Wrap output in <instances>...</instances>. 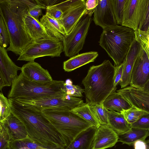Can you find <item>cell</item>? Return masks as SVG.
Returning a JSON list of instances; mask_svg holds the SVG:
<instances>
[{"instance_id": "1", "label": "cell", "mask_w": 149, "mask_h": 149, "mask_svg": "<svg viewBox=\"0 0 149 149\" xmlns=\"http://www.w3.org/2000/svg\"><path fill=\"white\" fill-rule=\"evenodd\" d=\"M9 100L12 113L24 125L30 140L48 149H65L67 147L63 137L42 111Z\"/></svg>"}, {"instance_id": "2", "label": "cell", "mask_w": 149, "mask_h": 149, "mask_svg": "<svg viewBox=\"0 0 149 149\" xmlns=\"http://www.w3.org/2000/svg\"><path fill=\"white\" fill-rule=\"evenodd\" d=\"M28 9L21 0H0V15L8 31L10 43L7 51L20 55L33 41L27 32L24 22Z\"/></svg>"}, {"instance_id": "3", "label": "cell", "mask_w": 149, "mask_h": 149, "mask_svg": "<svg viewBox=\"0 0 149 149\" xmlns=\"http://www.w3.org/2000/svg\"><path fill=\"white\" fill-rule=\"evenodd\" d=\"M116 68L109 60L90 67L82 81L86 103L90 105L103 103L111 93L116 92L114 77Z\"/></svg>"}, {"instance_id": "4", "label": "cell", "mask_w": 149, "mask_h": 149, "mask_svg": "<svg viewBox=\"0 0 149 149\" xmlns=\"http://www.w3.org/2000/svg\"><path fill=\"white\" fill-rule=\"evenodd\" d=\"M63 81H53L45 84L31 82L21 72L14 79L8 94V99L35 100L67 95L63 90Z\"/></svg>"}, {"instance_id": "5", "label": "cell", "mask_w": 149, "mask_h": 149, "mask_svg": "<svg viewBox=\"0 0 149 149\" xmlns=\"http://www.w3.org/2000/svg\"><path fill=\"white\" fill-rule=\"evenodd\" d=\"M135 38L133 29L116 25L103 30L99 42L117 67L123 62Z\"/></svg>"}, {"instance_id": "6", "label": "cell", "mask_w": 149, "mask_h": 149, "mask_svg": "<svg viewBox=\"0 0 149 149\" xmlns=\"http://www.w3.org/2000/svg\"><path fill=\"white\" fill-rule=\"evenodd\" d=\"M41 111L63 137L67 147L80 133L92 126L71 110L52 108Z\"/></svg>"}, {"instance_id": "7", "label": "cell", "mask_w": 149, "mask_h": 149, "mask_svg": "<svg viewBox=\"0 0 149 149\" xmlns=\"http://www.w3.org/2000/svg\"><path fill=\"white\" fill-rule=\"evenodd\" d=\"M63 52V41L49 36L33 41L19 55L17 60L29 62L43 56L58 57Z\"/></svg>"}, {"instance_id": "8", "label": "cell", "mask_w": 149, "mask_h": 149, "mask_svg": "<svg viewBox=\"0 0 149 149\" xmlns=\"http://www.w3.org/2000/svg\"><path fill=\"white\" fill-rule=\"evenodd\" d=\"M94 10H86L70 32L63 41L64 52L66 56L71 57L83 48L92 20Z\"/></svg>"}, {"instance_id": "9", "label": "cell", "mask_w": 149, "mask_h": 149, "mask_svg": "<svg viewBox=\"0 0 149 149\" xmlns=\"http://www.w3.org/2000/svg\"><path fill=\"white\" fill-rule=\"evenodd\" d=\"M14 100L28 107L41 111L44 109L52 108L71 110L84 103L81 98L67 95L35 100Z\"/></svg>"}, {"instance_id": "10", "label": "cell", "mask_w": 149, "mask_h": 149, "mask_svg": "<svg viewBox=\"0 0 149 149\" xmlns=\"http://www.w3.org/2000/svg\"><path fill=\"white\" fill-rule=\"evenodd\" d=\"M149 79V58L140 45L132 69L130 86L142 89Z\"/></svg>"}, {"instance_id": "11", "label": "cell", "mask_w": 149, "mask_h": 149, "mask_svg": "<svg viewBox=\"0 0 149 149\" xmlns=\"http://www.w3.org/2000/svg\"><path fill=\"white\" fill-rule=\"evenodd\" d=\"M147 0H126L121 25L138 29Z\"/></svg>"}, {"instance_id": "12", "label": "cell", "mask_w": 149, "mask_h": 149, "mask_svg": "<svg viewBox=\"0 0 149 149\" xmlns=\"http://www.w3.org/2000/svg\"><path fill=\"white\" fill-rule=\"evenodd\" d=\"M0 90L4 87L11 86L17 72L21 68L10 58L5 48L0 46Z\"/></svg>"}, {"instance_id": "13", "label": "cell", "mask_w": 149, "mask_h": 149, "mask_svg": "<svg viewBox=\"0 0 149 149\" xmlns=\"http://www.w3.org/2000/svg\"><path fill=\"white\" fill-rule=\"evenodd\" d=\"M116 92L132 106L149 112V92L130 85Z\"/></svg>"}, {"instance_id": "14", "label": "cell", "mask_w": 149, "mask_h": 149, "mask_svg": "<svg viewBox=\"0 0 149 149\" xmlns=\"http://www.w3.org/2000/svg\"><path fill=\"white\" fill-rule=\"evenodd\" d=\"M93 20L95 24L103 30L116 25L111 0H98V4L94 11Z\"/></svg>"}, {"instance_id": "15", "label": "cell", "mask_w": 149, "mask_h": 149, "mask_svg": "<svg viewBox=\"0 0 149 149\" xmlns=\"http://www.w3.org/2000/svg\"><path fill=\"white\" fill-rule=\"evenodd\" d=\"M118 134L108 125H100L96 128L91 149H106L118 142Z\"/></svg>"}, {"instance_id": "16", "label": "cell", "mask_w": 149, "mask_h": 149, "mask_svg": "<svg viewBox=\"0 0 149 149\" xmlns=\"http://www.w3.org/2000/svg\"><path fill=\"white\" fill-rule=\"evenodd\" d=\"M21 70L24 76L32 82L45 84L53 80L47 70L35 61L29 62L24 64Z\"/></svg>"}, {"instance_id": "17", "label": "cell", "mask_w": 149, "mask_h": 149, "mask_svg": "<svg viewBox=\"0 0 149 149\" xmlns=\"http://www.w3.org/2000/svg\"><path fill=\"white\" fill-rule=\"evenodd\" d=\"M140 46V43L135 38L123 61V74L119 84L121 88L130 84L132 69Z\"/></svg>"}, {"instance_id": "18", "label": "cell", "mask_w": 149, "mask_h": 149, "mask_svg": "<svg viewBox=\"0 0 149 149\" xmlns=\"http://www.w3.org/2000/svg\"><path fill=\"white\" fill-rule=\"evenodd\" d=\"M86 10L84 3L63 13V16L59 21L63 27L66 35L72 30Z\"/></svg>"}, {"instance_id": "19", "label": "cell", "mask_w": 149, "mask_h": 149, "mask_svg": "<svg viewBox=\"0 0 149 149\" xmlns=\"http://www.w3.org/2000/svg\"><path fill=\"white\" fill-rule=\"evenodd\" d=\"M98 56L97 52L91 51L78 54L63 63V69L69 72L94 61Z\"/></svg>"}, {"instance_id": "20", "label": "cell", "mask_w": 149, "mask_h": 149, "mask_svg": "<svg viewBox=\"0 0 149 149\" xmlns=\"http://www.w3.org/2000/svg\"><path fill=\"white\" fill-rule=\"evenodd\" d=\"M24 22L26 30L33 41L49 36L40 22L30 15L28 9L24 16Z\"/></svg>"}, {"instance_id": "21", "label": "cell", "mask_w": 149, "mask_h": 149, "mask_svg": "<svg viewBox=\"0 0 149 149\" xmlns=\"http://www.w3.org/2000/svg\"><path fill=\"white\" fill-rule=\"evenodd\" d=\"M96 128L91 126L82 131L65 149H91Z\"/></svg>"}, {"instance_id": "22", "label": "cell", "mask_w": 149, "mask_h": 149, "mask_svg": "<svg viewBox=\"0 0 149 149\" xmlns=\"http://www.w3.org/2000/svg\"><path fill=\"white\" fill-rule=\"evenodd\" d=\"M40 21L49 35L63 41L66 34L59 21L45 13L40 18Z\"/></svg>"}, {"instance_id": "23", "label": "cell", "mask_w": 149, "mask_h": 149, "mask_svg": "<svg viewBox=\"0 0 149 149\" xmlns=\"http://www.w3.org/2000/svg\"><path fill=\"white\" fill-rule=\"evenodd\" d=\"M5 121L11 133L13 141L22 140L28 138L25 126L12 113Z\"/></svg>"}, {"instance_id": "24", "label": "cell", "mask_w": 149, "mask_h": 149, "mask_svg": "<svg viewBox=\"0 0 149 149\" xmlns=\"http://www.w3.org/2000/svg\"><path fill=\"white\" fill-rule=\"evenodd\" d=\"M104 107L110 111H114L120 113L128 109L132 106L117 92L111 93L103 102Z\"/></svg>"}, {"instance_id": "25", "label": "cell", "mask_w": 149, "mask_h": 149, "mask_svg": "<svg viewBox=\"0 0 149 149\" xmlns=\"http://www.w3.org/2000/svg\"><path fill=\"white\" fill-rule=\"evenodd\" d=\"M108 115V125L118 134L124 133L131 128L121 113L109 110Z\"/></svg>"}, {"instance_id": "26", "label": "cell", "mask_w": 149, "mask_h": 149, "mask_svg": "<svg viewBox=\"0 0 149 149\" xmlns=\"http://www.w3.org/2000/svg\"><path fill=\"white\" fill-rule=\"evenodd\" d=\"M149 130L137 128H132L126 132L118 134V142L129 146L134 145L139 140L145 141L149 136Z\"/></svg>"}, {"instance_id": "27", "label": "cell", "mask_w": 149, "mask_h": 149, "mask_svg": "<svg viewBox=\"0 0 149 149\" xmlns=\"http://www.w3.org/2000/svg\"><path fill=\"white\" fill-rule=\"evenodd\" d=\"M71 110L93 126L97 128L100 125L93 111L91 105L88 103H84Z\"/></svg>"}, {"instance_id": "28", "label": "cell", "mask_w": 149, "mask_h": 149, "mask_svg": "<svg viewBox=\"0 0 149 149\" xmlns=\"http://www.w3.org/2000/svg\"><path fill=\"white\" fill-rule=\"evenodd\" d=\"M125 119L131 125L143 115L149 113L145 110L132 106L130 108L120 113Z\"/></svg>"}, {"instance_id": "29", "label": "cell", "mask_w": 149, "mask_h": 149, "mask_svg": "<svg viewBox=\"0 0 149 149\" xmlns=\"http://www.w3.org/2000/svg\"><path fill=\"white\" fill-rule=\"evenodd\" d=\"M0 149H6L9 147L12 138L5 120L0 122Z\"/></svg>"}, {"instance_id": "30", "label": "cell", "mask_w": 149, "mask_h": 149, "mask_svg": "<svg viewBox=\"0 0 149 149\" xmlns=\"http://www.w3.org/2000/svg\"><path fill=\"white\" fill-rule=\"evenodd\" d=\"M126 0H111L113 15L117 25H121Z\"/></svg>"}, {"instance_id": "31", "label": "cell", "mask_w": 149, "mask_h": 149, "mask_svg": "<svg viewBox=\"0 0 149 149\" xmlns=\"http://www.w3.org/2000/svg\"><path fill=\"white\" fill-rule=\"evenodd\" d=\"M93 111L100 125H108V110L103 103L91 105Z\"/></svg>"}, {"instance_id": "32", "label": "cell", "mask_w": 149, "mask_h": 149, "mask_svg": "<svg viewBox=\"0 0 149 149\" xmlns=\"http://www.w3.org/2000/svg\"><path fill=\"white\" fill-rule=\"evenodd\" d=\"M63 90L66 94L70 96L81 97L84 89L77 85H73L70 80L68 79L63 84Z\"/></svg>"}, {"instance_id": "33", "label": "cell", "mask_w": 149, "mask_h": 149, "mask_svg": "<svg viewBox=\"0 0 149 149\" xmlns=\"http://www.w3.org/2000/svg\"><path fill=\"white\" fill-rule=\"evenodd\" d=\"M0 122L5 120L12 113L8 98L2 93H0Z\"/></svg>"}, {"instance_id": "34", "label": "cell", "mask_w": 149, "mask_h": 149, "mask_svg": "<svg viewBox=\"0 0 149 149\" xmlns=\"http://www.w3.org/2000/svg\"><path fill=\"white\" fill-rule=\"evenodd\" d=\"M10 39L7 28L3 20L0 16V46L6 48L10 44Z\"/></svg>"}, {"instance_id": "35", "label": "cell", "mask_w": 149, "mask_h": 149, "mask_svg": "<svg viewBox=\"0 0 149 149\" xmlns=\"http://www.w3.org/2000/svg\"><path fill=\"white\" fill-rule=\"evenodd\" d=\"M85 0H71L63 1L55 5L63 12L78 5L84 4Z\"/></svg>"}, {"instance_id": "36", "label": "cell", "mask_w": 149, "mask_h": 149, "mask_svg": "<svg viewBox=\"0 0 149 149\" xmlns=\"http://www.w3.org/2000/svg\"><path fill=\"white\" fill-rule=\"evenodd\" d=\"M149 29V0H147L138 29L146 31Z\"/></svg>"}, {"instance_id": "37", "label": "cell", "mask_w": 149, "mask_h": 149, "mask_svg": "<svg viewBox=\"0 0 149 149\" xmlns=\"http://www.w3.org/2000/svg\"><path fill=\"white\" fill-rule=\"evenodd\" d=\"M130 125L131 127L149 130V113L143 115Z\"/></svg>"}, {"instance_id": "38", "label": "cell", "mask_w": 149, "mask_h": 149, "mask_svg": "<svg viewBox=\"0 0 149 149\" xmlns=\"http://www.w3.org/2000/svg\"><path fill=\"white\" fill-rule=\"evenodd\" d=\"M46 14L59 21L61 19L63 15V12L55 5L47 6Z\"/></svg>"}, {"instance_id": "39", "label": "cell", "mask_w": 149, "mask_h": 149, "mask_svg": "<svg viewBox=\"0 0 149 149\" xmlns=\"http://www.w3.org/2000/svg\"><path fill=\"white\" fill-rule=\"evenodd\" d=\"M46 8L45 6L37 3L28 8L29 13L34 18L38 20L39 16L42 15V9Z\"/></svg>"}, {"instance_id": "40", "label": "cell", "mask_w": 149, "mask_h": 149, "mask_svg": "<svg viewBox=\"0 0 149 149\" xmlns=\"http://www.w3.org/2000/svg\"><path fill=\"white\" fill-rule=\"evenodd\" d=\"M124 66L123 62L119 66L116 67L114 77V87L117 88L116 86L120 84L121 81L123 73Z\"/></svg>"}, {"instance_id": "41", "label": "cell", "mask_w": 149, "mask_h": 149, "mask_svg": "<svg viewBox=\"0 0 149 149\" xmlns=\"http://www.w3.org/2000/svg\"><path fill=\"white\" fill-rule=\"evenodd\" d=\"M98 4V0H88L85 3V8L87 10H94Z\"/></svg>"}, {"instance_id": "42", "label": "cell", "mask_w": 149, "mask_h": 149, "mask_svg": "<svg viewBox=\"0 0 149 149\" xmlns=\"http://www.w3.org/2000/svg\"><path fill=\"white\" fill-rule=\"evenodd\" d=\"M145 141L139 140L136 141L134 144V149H146Z\"/></svg>"}, {"instance_id": "43", "label": "cell", "mask_w": 149, "mask_h": 149, "mask_svg": "<svg viewBox=\"0 0 149 149\" xmlns=\"http://www.w3.org/2000/svg\"><path fill=\"white\" fill-rule=\"evenodd\" d=\"M142 89L145 91L149 92V79L144 85Z\"/></svg>"}, {"instance_id": "44", "label": "cell", "mask_w": 149, "mask_h": 149, "mask_svg": "<svg viewBox=\"0 0 149 149\" xmlns=\"http://www.w3.org/2000/svg\"><path fill=\"white\" fill-rule=\"evenodd\" d=\"M145 141L147 145L146 149H149V140H146Z\"/></svg>"}, {"instance_id": "45", "label": "cell", "mask_w": 149, "mask_h": 149, "mask_svg": "<svg viewBox=\"0 0 149 149\" xmlns=\"http://www.w3.org/2000/svg\"><path fill=\"white\" fill-rule=\"evenodd\" d=\"M36 149H48L44 147H42L40 146L39 145Z\"/></svg>"}, {"instance_id": "46", "label": "cell", "mask_w": 149, "mask_h": 149, "mask_svg": "<svg viewBox=\"0 0 149 149\" xmlns=\"http://www.w3.org/2000/svg\"><path fill=\"white\" fill-rule=\"evenodd\" d=\"M6 149H11V148L10 146H10L9 147H8L7 148H6Z\"/></svg>"}, {"instance_id": "47", "label": "cell", "mask_w": 149, "mask_h": 149, "mask_svg": "<svg viewBox=\"0 0 149 149\" xmlns=\"http://www.w3.org/2000/svg\"></svg>"}]
</instances>
